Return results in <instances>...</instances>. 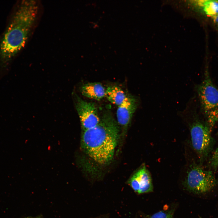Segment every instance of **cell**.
Returning <instances> with one entry per match:
<instances>
[{
    "instance_id": "cell-2",
    "label": "cell",
    "mask_w": 218,
    "mask_h": 218,
    "mask_svg": "<svg viewBox=\"0 0 218 218\" xmlns=\"http://www.w3.org/2000/svg\"><path fill=\"white\" fill-rule=\"evenodd\" d=\"M37 3L23 1L17 8L0 43V63H8L25 46L35 20Z\"/></svg>"
},
{
    "instance_id": "cell-13",
    "label": "cell",
    "mask_w": 218,
    "mask_h": 218,
    "mask_svg": "<svg viewBox=\"0 0 218 218\" xmlns=\"http://www.w3.org/2000/svg\"><path fill=\"white\" fill-rule=\"evenodd\" d=\"M210 164L213 168H216L218 167V147L212 156Z\"/></svg>"
},
{
    "instance_id": "cell-14",
    "label": "cell",
    "mask_w": 218,
    "mask_h": 218,
    "mask_svg": "<svg viewBox=\"0 0 218 218\" xmlns=\"http://www.w3.org/2000/svg\"><path fill=\"white\" fill-rule=\"evenodd\" d=\"M213 18L214 22L218 27V14Z\"/></svg>"
},
{
    "instance_id": "cell-15",
    "label": "cell",
    "mask_w": 218,
    "mask_h": 218,
    "mask_svg": "<svg viewBox=\"0 0 218 218\" xmlns=\"http://www.w3.org/2000/svg\"></svg>"
},
{
    "instance_id": "cell-4",
    "label": "cell",
    "mask_w": 218,
    "mask_h": 218,
    "mask_svg": "<svg viewBox=\"0 0 218 218\" xmlns=\"http://www.w3.org/2000/svg\"><path fill=\"white\" fill-rule=\"evenodd\" d=\"M217 183L212 171L197 164L191 165L188 170L185 185L190 191L196 194L206 193L211 190Z\"/></svg>"
},
{
    "instance_id": "cell-7",
    "label": "cell",
    "mask_w": 218,
    "mask_h": 218,
    "mask_svg": "<svg viewBox=\"0 0 218 218\" xmlns=\"http://www.w3.org/2000/svg\"><path fill=\"white\" fill-rule=\"evenodd\" d=\"M129 183L133 190L138 194L149 193L153 190L151 175L144 165L134 174L129 180Z\"/></svg>"
},
{
    "instance_id": "cell-1",
    "label": "cell",
    "mask_w": 218,
    "mask_h": 218,
    "mask_svg": "<svg viewBox=\"0 0 218 218\" xmlns=\"http://www.w3.org/2000/svg\"><path fill=\"white\" fill-rule=\"evenodd\" d=\"M119 126L111 112H104L99 123L83 131L81 146L85 153L100 165L108 164L113 159L119 138Z\"/></svg>"
},
{
    "instance_id": "cell-8",
    "label": "cell",
    "mask_w": 218,
    "mask_h": 218,
    "mask_svg": "<svg viewBox=\"0 0 218 218\" xmlns=\"http://www.w3.org/2000/svg\"><path fill=\"white\" fill-rule=\"evenodd\" d=\"M136 99L129 96L126 97L123 103L118 106L117 111V122L124 132H126L130 124L137 107Z\"/></svg>"
},
{
    "instance_id": "cell-3",
    "label": "cell",
    "mask_w": 218,
    "mask_h": 218,
    "mask_svg": "<svg viewBox=\"0 0 218 218\" xmlns=\"http://www.w3.org/2000/svg\"><path fill=\"white\" fill-rule=\"evenodd\" d=\"M197 90L211 127L218 119V88L213 84L208 71L206 72L203 80L197 86Z\"/></svg>"
},
{
    "instance_id": "cell-12",
    "label": "cell",
    "mask_w": 218,
    "mask_h": 218,
    "mask_svg": "<svg viewBox=\"0 0 218 218\" xmlns=\"http://www.w3.org/2000/svg\"><path fill=\"white\" fill-rule=\"evenodd\" d=\"M173 210L160 211L157 212L147 218H173Z\"/></svg>"
},
{
    "instance_id": "cell-9",
    "label": "cell",
    "mask_w": 218,
    "mask_h": 218,
    "mask_svg": "<svg viewBox=\"0 0 218 218\" xmlns=\"http://www.w3.org/2000/svg\"><path fill=\"white\" fill-rule=\"evenodd\" d=\"M81 91L84 96L97 101L105 96L106 89L99 83L85 84L81 87Z\"/></svg>"
},
{
    "instance_id": "cell-5",
    "label": "cell",
    "mask_w": 218,
    "mask_h": 218,
    "mask_svg": "<svg viewBox=\"0 0 218 218\" xmlns=\"http://www.w3.org/2000/svg\"><path fill=\"white\" fill-rule=\"evenodd\" d=\"M208 125L197 119L192 123L190 128L192 146L201 161L207 157L213 145Z\"/></svg>"
},
{
    "instance_id": "cell-10",
    "label": "cell",
    "mask_w": 218,
    "mask_h": 218,
    "mask_svg": "<svg viewBox=\"0 0 218 218\" xmlns=\"http://www.w3.org/2000/svg\"><path fill=\"white\" fill-rule=\"evenodd\" d=\"M105 97L111 103L119 106L127 96L120 88L117 86H111L106 90Z\"/></svg>"
},
{
    "instance_id": "cell-6",
    "label": "cell",
    "mask_w": 218,
    "mask_h": 218,
    "mask_svg": "<svg viewBox=\"0 0 218 218\" xmlns=\"http://www.w3.org/2000/svg\"><path fill=\"white\" fill-rule=\"evenodd\" d=\"M75 106L83 131L92 128L99 123L100 118L94 103L84 101L77 96Z\"/></svg>"
},
{
    "instance_id": "cell-11",
    "label": "cell",
    "mask_w": 218,
    "mask_h": 218,
    "mask_svg": "<svg viewBox=\"0 0 218 218\" xmlns=\"http://www.w3.org/2000/svg\"><path fill=\"white\" fill-rule=\"evenodd\" d=\"M196 3L209 16L213 17L218 14V0H200Z\"/></svg>"
}]
</instances>
